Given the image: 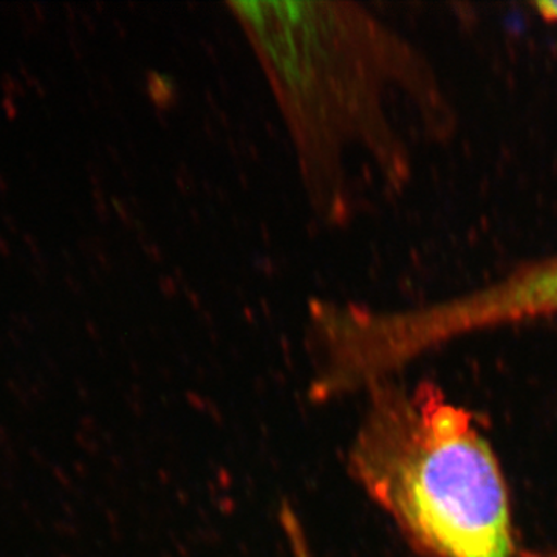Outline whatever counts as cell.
<instances>
[{"instance_id":"6da1fadb","label":"cell","mask_w":557,"mask_h":557,"mask_svg":"<svg viewBox=\"0 0 557 557\" xmlns=\"http://www.w3.org/2000/svg\"><path fill=\"white\" fill-rule=\"evenodd\" d=\"M265 72L298 156L310 207L346 228L375 190L399 193L412 175L397 110L429 134L448 129L434 69L408 39L357 3L231 2Z\"/></svg>"},{"instance_id":"7a4b0ae2","label":"cell","mask_w":557,"mask_h":557,"mask_svg":"<svg viewBox=\"0 0 557 557\" xmlns=\"http://www.w3.org/2000/svg\"><path fill=\"white\" fill-rule=\"evenodd\" d=\"M351 445V474L431 557H522L504 469L471 413L431 384L381 381Z\"/></svg>"},{"instance_id":"3957f363","label":"cell","mask_w":557,"mask_h":557,"mask_svg":"<svg viewBox=\"0 0 557 557\" xmlns=\"http://www.w3.org/2000/svg\"><path fill=\"white\" fill-rule=\"evenodd\" d=\"M547 318H557V255L418 309L354 310L344 327V358L355 380L375 384L450 341Z\"/></svg>"},{"instance_id":"277c9868","label":"cell","mask_w":557,"mask_h":557,"mask_svg":"<svg viewBox=\"0 0 557 557\" xmlns=\"http://www.w3.org/2000/svg\"><path fill=\"white\" fill-rule=\"evenodd\" d=\"M288 541L295 557H311L310 548L309 545H307L306 536H304L302 531H295V533L289 534Z\"/></svg>"},{"instance_id":"5b68a950","label":"cell","mask_w":557,"mask_h":557,"mask_svg":"<svg viewBox=\"0 0 557 557\" xmlns=\"http://www.w3.org/2000/svg\"><path fill=\"white\" fill-rule=\"evenodd\" d=\"M533 9L536 10V14H539L542 20L557 27V2H537L534 3Z\"/></svg>"}]
</instances>
